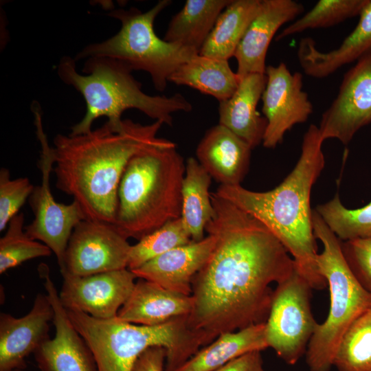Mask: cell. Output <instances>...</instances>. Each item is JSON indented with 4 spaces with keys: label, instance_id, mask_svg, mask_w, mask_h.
I'll return each instance as SVG.
<instances>
[{
    "label": "cell",
    "instance_id": "6da1fadb",
    "mask_svg": "<svg viewBox=\"0 0 371 371\" xmlns=\"http://www.w3.org/2000/svg\"><path fill=\"white\" fill-rule=\"evenodd\" d=\"M214 210L205 232L214 247L192 282L190 328L207 346L222 333L265 323L273 291L295 265L286 248L260 221L211 193Z\"/></svg>",
    "mask_w": 371,
    "mask_h": 371
},
{
    "label": "cell",
    "instance_id": "7a4b0ae2",
    "mask_svg": "<svg viewBox=\"0 0 371 371\" xmlns=\"http://www.w3.org/2000/svg\"><path fill=\"white\" fill-rule=\"evenodd\" d=\"M163 124L126 119L120 128L106 122L86 134L56 135L52 146L56 188L73 197L85 219L114 224L124 171L136 154L170 141L157 137Z\"/></svg>",
    "mask_w": 371,
    "mask_h": 371
},
{
    "label": "cell",
    "instance_id": "3957f363",
    "mask_svg": "<svg viewBox=\"0 0 371 371\" xmlns=\"http://www.w3.org/2000/svg\"><path fill=\"white\" fill-rule=\"evenodd\" d=\"M324 142L319 127L310 125L303 136L296 165L273 190L254 192L240 185H220L215 192L263 223L291 255L295 269L311 288L318 290L324 289L327 283L317 265L310 199L325 165Z\"/></svg>",
    "mask_w": 371,
    "mask_h": 371
},
{
    "label": "cell",
    "instance_id": "277c9868",
    "mask_svg": "<svg viewBox=\"0 0 371 371\" xmlns=\"http://www.w3.org/2000/svg\"><path fill=\"white\" fill-rule=\"evenodd\" d=\"M132 71L115 59L90 57L86 59L83 74H80L74 58L64 56L60 60L57 66L59 78L78 91L86 104L84 117L71 127L70 135L89 133L93 122L102 116L108 118L110 125L120 128L124 120L122 115L129 109H137L168 126L172 125V113L192 110L191 103L181 93L170 97L145 93Z\"/></svg>",
    "mask_w": 371,
    "mask_h": 371
},
{
    "label": "cell",
    "instance_id": "5b68a950",
    "mask_svg": "<svg viewBox=\"0 0 371 371\" xmlns=\"http://www.w3.org/2000/svg\"><path fill=\"white\" fill-rule=\"evenodd\" d=\"M185 172L183 158L171 141L134 155L119 184L117 229L139 240L181 218Z\"/></svg>",
    "mask_w": 371,
    "mask_h": 371
},
{
    "label": "cell",
    "instance_id": "8992f818",
    "mask_svg": "<svg viewBox=\"0 0 371 371\" xmlns=\"http://www.w3.org/2000/svg\"><path fill=\"white\" fill-rule=\"evenodd\" d=\"M66 310L92 352L98 371H133L141 354L152 346L166 349L165 371H175L203 346L200 337L188 326V316L144 326L117 317L98 319L78 310Z\"/></svg>",
    "mask_w": 371,
    "mask_h": 371
},
{
    "label": "cell",
    "instance_id": "52a82bcc",
    "mask_svg": "<svg viewBox=\"0 0 371 371\" xmlns=\"http://www.w3.org/2000/svg\"><path fill=\"white\" fill-rule=\"evenodd\" d=\"M314 235L323 245L317 265L330 289L326 319L317 324L306 351L311 371H329L340 340L352 323L371 308V294L358 280L348 264L340 240L319 214L313 211Z\"/></svg>",
    "mask_w": 371,
    "mask_h": 371
},
{
    "label": "cell",
    "instance_id": "ba28073f",
    "mask_svg": "<svg viewBox=\"0 0 371 371\" xmlns=\"http://www.w3.org/2000/svg\"><path fill=\"white\" fill-rule=\"evenodd\" d=\"M170 3V0L159 1L145 12L137 8L111 10L107 14L121 22L120 31L106 41L85 47L74 60L76 62L90 57L115 59L132 71H146L155 88L164 91L170 76L199 54L191 48L162 40L155 34V18Z\"/></svg>",
    "mask_w": 371,
    "mask_h": 371
},
{
    "label": "cell",
    "instance_id": "9c48e42d",
    "mask_svg": "<svg viewBox=\"0 0 371 371\" xmlns=\"http://www.w3.org/2000/svg\"><path fill=\"white\" fill-rule=\"evenodd\" d=\"M33 104L36 133L41 148L38 161L41 182L34 187L29 198L34 219L25 227V232L31 238L49 247L60 267L71 234L85 216L76 201L73 200L69 204L58 203L52 195L49 177L54 165L53 150L44 132L41 109L36 102Z\"/></svg>",
    "mask_w": 371,
    "mask_h": 371
},
{
    "label": "cell",
    "instance_id": "30bf717a",
    "mask_svg": "<svg viewBox=\"0 0 371 371\" xmlns=\"http://www.w3.org/2000/svg\"><path fill=\"white\" fill-rule=\"evenodd\" d=\"M311 286L295 269L273 291L265 322L268 347L285 363L293 365L306 351L317 323L311 310Z\"/></svg>",
    "mask_w": 371,
    "mask_h": 371
},
{
    "label": "cell",
    "instance_id": "8fae6325",
    "mask_svg": "<svg viewBox=\"0 0 371 371\" xmlns=\"http://www.w3.org/2000/svg\"><path fill=\"white\" fill-rule=\"evenodd\" d=\"M127 239L113 223L84 219L71 234L60 271L87 276L127 269Z\"/></svg>",
    "mask_w": 371,
    "mask_h": 371
},
{
    "label": "cell",
    "instance_id": "7c38bea8",
    "mask_svg": "<svg viewBox=\"0 0 371 371\" xmlns=\"http://www.w3.org/2000/svg\"><path fill=\"white\" fill-rule=\"evenodd\" d=\"M371 124V52L359 58L344 75L335 98L322 113L319 126L324 141L348 144Z\"/></svg>",
    "mask_w": 371,
    "mask_h": 371
},
{
    "label": "cell",
    "instance_id": "4fadbf2b",
    "mask_svg": "<svg viewBox=\"0 0 371 371\" xmlns=\"http://www.w3.org/2000/svg\"><path fill=\"white\" fill-rule=\"evenodd\" d=\"M265 75L267 83L261 100L267 125L262 144L273 148L295 124L308 120L313 106L303 89L301 73H292L284 63H280L277 66H267Z\"/></svg>",
    "mask_w": 371,
    "mask_h": 371
},
{
    "label": "cell",
    "instance_id": "5bb4252c",
    "mask_svg": "<svg viewBox=\"0 0 371 371\" xmlns=\"http://www.w3.org/2000/svg\"><path fill=\"white\" fill-rule=\"evenodd\" d=\"M60 272L63 282L59 297L64 307L103 319L117 316L137 278L128 269L87 276Z\"/></svg>",
    "mask_w": 371,
    "mask_h": 371
},
{
    "label": "cell",
    "instance_id": "9a60e30c",
    "mask_svg": "<svg viewBox=\"0 0 371 371\" xmlns=\"http://www.w3.org/2000/svg\"><path fill=\"white\" fill-rule=\"evenodd\" d=\"M38 273L54 311L56 333L35 352L37 365L42 371H98L92 352L70 320L51 279L47 265L41 264Z\"/></svg>",
    "mask_w": 371,
    "mask_h": 371
},
{
    "label": "cell",
    "instance_id": "2e32d148",
    "mask_svg": "<svg viewBox=\"0 0 371 371\" xmlns=\"http://www.w3.org/2000/svg\"><path fill=\"white\" fill-rule=\"evenodd\" d=\"M54 311L47 294L38 293L21 317L0 314V371L25 369V358L49 339Z\"/></svg>",
    "mask_w": 371,
    "mask_h": 371
},
{
    "label": "cell",
    "instance_id": "e0dca14e",
    "mask_svg": "<svg viewBox=\"0 0 371 371\" xmlns=\"http://www.w3.org/2000/svg\"><path fill=\"white\" fill-rule=\"evenodd\" d=\"M294 0H262L260 10L249 25L234 54L240 80L251 74H265L269 45L278 30L304 12Z\"/></svg>",
    "mask_w": 371,
    "mask_h": 371
},
{
    "label": "cell",
    "instance_id": "ac0fdd59",
    "mask_svg": "<svg viewBox=\"0 0 371 371\" xmlns=\"http://www.w3.org/2000/svg\"><path fill=\"white\" fill-rule=\"evenodd\" d=\"M213 235L177 247L131 271L137 278L155 282L170 291L191 295L192 282L215 245Z\"/></svg>",
    "mask_w": 371,
    "mask_h": 371
},
{
    "label": "cell",
    "instance_id": "d6986e66",
    "mask_svg": "<svg viewBox=\"0 0 371 371\" xmlns=\"http://www.w3.org/2000/svg\"><path fill=\"white\" fill-rule=\"evenodd\" d=\"M252 148L223 125L208 129L196 149V159L223 186H239L247 173Z\"/></svg>",
    "mask_w": 371,
    "mask_h": 371
},
{
    "label": "cell",
    "instance_id": "ffe728a7",
    "mask_svg": "<svg viewBox=\"0 0 371 371\" xmlns=\"http://www.w3.org/2000/svg\"><path fill=\"white\" fill-rule=\"evenodd\" d=\"M192 305L191 295L174 292L139 278L117 317L134 324L157 326L175 317L188 316Z\"/></svg>",
    "mask_w": 371,
    "mask_h": 371
},
{
    "label": "cell",
    "instance_id": "44dd1931",
    "mask_svg": "<svg viewBox=\"0 0 371 371\" xmlns=\"http://www.w3.org/2000/svg\"><path fill=\"white\" fill-rule=\"evenodd\" d=\"M267 83V76L251 74L240 79L235 93L218 105V124L224 126L251 148L262 142L267 121L257 111Z\"/></svg>",
    "mask_w": 371,
    "mask_h": 371
},
{
    "label": "cell",
    "instance_id": "7402d4cb",
    "mask_svg": "<svg viewBox=\"0 0 371 371\" xmlns=\"http://www.w3.org/2000/svg\"><path fill=\"white\" fill-rule=\"evenodd\" d=\"M268 348L265 323L221 334L175 371H214L233 359Z\"/></svg>",
    "mask_w": 371,
    "mask_h": 371
},
{
    "label": "cell",
    "instance_id": "603a6c76",
    "mask_svg": "<svg viewBox=\"0 0 371 371\" xmlns=\"http://www.w3.org/2000/svg\"><path fill=\"white\" fill-rule=\"evenodd\" d=\"M168 81L192 87L214 97L220 102L235 93L240 80L228 60L198 54L181 65L170 76Z\"/></svg>",
    "mask_w": 371,
    "mask_h": 371
},
{
    "label": "cell",
    "instance_id": "cb8c5ba5",
    "mask_svg": "<svg viewBox=\"0 0 371 371\" xmlns=\"http://www.w3.org/2000/svg\"><path fill=\"white\" fill-rule=\"evenodd\" d=\"M232 0H187L170 20L164 40L199 52Z\"/></svg>",
    "mask_w": 371,
    "mask_h": 371
},
{
    "label": "cell",
    "instance_id": "d4e9b609",
    "mask_svg": "<svg viewBox=\"0 0 371 371\" xmlns=\"http://www.w3.org/2000/svg\"><path fill=\"white\" fill-rule=\"evenodd\" d=\"M262 0H232L220 14L199 54L228 60L258 14Z\"/></svg>",
    "mask_w": 371,
    "mask_h": 371
},
{
    "label": "cell",
    "instance_id": "484cf974",
    "mask_svg": "<svg viewBox=\"0 0 371 371\" xmlns=\"http://www.w3.org/2000/svg\"><path fill=\"white\" fill-rule=\"evenodd\" d=\"M211 179L196 158L190 157L187 159L181 190V218L194 242L205 238V226L214 214L209 192Z\"/></svg>",
    "mask_w": 371,
    "mask_h": 371
},
{
    "label": "cell",
    "instance_id": "4316f807",
    "mask_svg": "<svg viewBox=\"0 0 371 371\" xmlns=\"http://www.w3.org/2000/svg\"><path fill=\"white\" fill-rule=\"evenodd\" d=\"M338 371H371V308L342 336L333 361Z\"/></svg>",
    "mask_w": 371,
    "mask_h": 371
},
{
    "label": "cell",
    "instance_id": "83f0119b",
    "mask_svg": "<svg viewBox=\"0 0 371 371\" xmlns=\"http://www.w3.org/2000/svg\"><path fill=\"white\" fill-rule=\"evenodd\" d=\"M369 0H319L306 14L286 26L276 36L279 41L310 29L326 28L359 16Z\"/></svg>",
    "mask_w": 371,
    "mask_h": 371
},
{
    "label": "cell",
    "instance_id": "f1b7e54d",
    "mask_svg": "<svg viewBox=\"0 0 371 371\" xmlns=\"http://www.w3.org/2000/svg\"><path fill=\"white\" fill-rule=\"evenodd\" d=\"M328 228L344 241L371 237V202L360 208L344 206L338 193L315 210Z\"/></svg>",
    "mask_w": 371,
    "mask_h": 371
},
{
    "label": "cell",
    "instance_id": "f546056e",
    "mask_svg": "<svg viewBox=\"0 0 371 371\" xmlns=\"http://www.w3.org/2000/svg\"><path fill=\"white\" fill-rule=\"evenodd\" d=\"M192 242L181 218L171 221L131 245L127 269L135 270L166 251Z\"/></svg>",
    "mask_w": 371,
    "mask_h": 371
},
{
    "label": "cell",
    "instance_id": "4dcf8cb0",
    "mask_svg": "<svg viewBox=\"0 0 371 371\" xmlns=\"http://www.w3.org/2000/svg\"><path fill=\"white\" fill-rule=\"evenodd\" d=\"M24 218L23 213L14 216L0 239L1 274L27 260L49 256L52 253L46 245L31 238L23 231Z\"/></svg>",
    "mask_w": 371,
    "mask_h": 371
},
{
    "label": "cell",
    "instance_id": "1f68e13d",
    "mask_svg": "<svg viewBox=\"0 0 371 371\" xmlns=\"http://www.w3.org/2000/svg\"><path fill=\"white\" fill-rule=\"evenodd\" d=\"M34 187L27 177L10 178L8 168L0 170V231L7 227L10 220L30 198Z\"/></svg>",
    "mask_w": 371,
    "mask_h": 371
},
{
    "label": "cell",
    "instance_id": "d6a6232c",
    "mask_svg": "<svg viewBox=\"0 0 371 371\" xmlns=\"http://www.w3.org/2000/svg\"><path fill=\"white\" fill-rule=\"evenodd\" d=\"M341 247L351 270L371 294V237L346 241Z\"/></svg>",
    "mask_w": 371,
    "mask_h": 371
},
{
    "label": "cell",
    "instance_id": "836d02e7",
    "mask_svg": "<svg viewBox=\"0 0 371 371\" xmlns=\"http://www.w3.org/2000/svg\"><path fill=\"white\" fill-rule=\"evenodd\" d=\"M166 349L152 346L144 351L137 359L133 371H164Z\"/></svg>",
    "mask_w": 371,
    "mask_h": 371
},
{
    "label": "cell",
    "instance_id": "e575fe53",
    "mask_svg": "<svg viewBox=\"0 0 371 371\" xmlns=\"http://www.w3.org/2000/svg\"><path fill=\"white\" fill-rule=\"evenodd\" d=\"M261 351H253L237 357L214 371H266Z\"/></svg>",
    "mask_w": 371,
    "mask_h": 371
},
{
    "label": "cell",
    "instance_id": "d590c367",
    "mask_svg": "<svg viewBox=\"0 0 371 371\" xmlns=\"http://www.w3.org/2000/svg\"><path fill=\"white\" fill-rule=\"evenodd\" d=\"M11 371H26V370H25V369H16V370H13ZM40 371H42V370H40Z\"/></svg>",
    "mask_w": 371,
    "mask_h": 371
}]
</instances>
